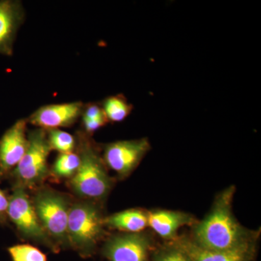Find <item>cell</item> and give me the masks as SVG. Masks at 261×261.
Returning <instances> with one entry per match:
<instances>
[{
  "label": "cell",
  "mask_w": 261,
  "mask_h": 261,
  "mask_svg": "<svg viewBox=\"0 0 261 261\" xmlns=\"http://www.w3.org/2000/svg\"><path fill=\"white\" fill-rule=\"evenodd\" d=\"M84 103L73 102L51 104L36 110L28 118V123L44 130L56 129L74 125L82 116Z\"/></svg>",
  "instance_id": "cell-9"
},
{
  "label": "cell",
  "mask_w": 261,
  "mask_h": 261,
  "mask_svg": "<svg viewBox=\"0 0 261 261\" xmlns=\"http://www.w3.org/2000/svg\"><path fill=\"white\" fill-rule=\"evenodd\" d=\"M108 122L106 117L97 118V119L89 120V121H82L84 132L87 135H92L99 128L106 126Z\"/></svg>",
  "instance_id": "cell-21"
},
{
  "label": "cell",
  "mask_w": 261,
  "mask_h": 261,
  "mask_svg": "<svg viewBox=\"0 0 261 261\" xmlns=\"http://www.w3.org/2000/svg\"><path fill=\"white\" fill-rule=\"evenodd\" d=\"M148 226L166 240L176 238L178 230L193 222L190 215L173 211H156L147 214Z\"/></svg>",
  "instance_id": "cell-13"
},
{
  "label": "cell",
  "mask_w": 261,
  "mask_h": 261,
  "mask_svg": "<svg viewBox=\"0 0 261 261\" xmlns=\"http://www.w3.org/2000/svg\"><path fill=\"white\" fill-rule=\"evenodd\" d=\"M25 16L21 2L0 0V54L13 56L17 34Z\"/></svg>",
  "instance_id": "cell-11"
},
{
  "label": "cell",
  "mask_w": 261,
  "mask_h": 261,
  "mask_svg": "<svg viewBox=\"0 0 261 261\" xmlns=\"http://www.w3.org/2000/svg\"><path fill=\"white\" fill-rule=\"evenodd\" d=\"M100 103L108 122L119 123L124 121L134 109L133 105L128 102L123 94L110 96Z\"/></svg>",
  "instance_id": "cell-15"
},
{
  "label": "cell",
  "mask_w": 261,
  "mask_h": 261,
  "mask_svg": "<svg viewBox=\"0 0 261 261\" xmlns=\"http://www.w3.org/2000/svg\"><path fill=\"white\" fill-rule=\"evenodd\" d=\"M27 119L18 120L0 139V181L16 167L27 151Z\"/></svg>",
  "instance_id": "cell-8"
},
{
  "label": "cell",
  "mask_w": 261,
  "mask_h": 261,
  "mask_svg": "<svg viewBox=\"0 0 261 261\" xmlns=\"http://www.w3.org/2000/svg\"><path fill=\"white\" fill-rule=\"evenodd\" d=\"M8 250L13 261H47L46 255L32 245H14Z\"/></svg>",
  "instance_id": "cell-18"
},
{
  "label": "cell",
  "mask_w": 261,
  "mask_h": 261,
  "mask_svg": "<svg viewBox=\"0 0 261 261\" xmlns=\"http://www.w3.org/2000/svg\"><path fill=\"white\" fill-rule=\"evenodd\" d=\"M46 130L51 149H54L60 154L70 153L74 151L76 142L73 136L59 128Z\"/></svg>",
  "instance_id": "cell-17"
},
{
  "label": "cell",
  "mask_w": 261,
  "mask_h": 261,
  "mask_svg": "<svg viewBox=\"0 0 261 261\" xmlns=\"http://www.w3.org/2000/svg\"><path fill=\"white\" fill-rule=\"evenodd\" d=\"M150 247L148 237L142 233H126L110 239L104 253L110 261H147Z\"/></svg>",
  "instance_id": "cell-10"
},
{
  "label": "cell",
  "mask_w": 261,
  "mask_h": 261,
  "mask_svg": "<svg viewBox=\"0 0 261 261\" xmlns=\"http://www.w3.org/2000/svg\"><path fill=\"white\" fill-rule=\"evenodd\" d=\"M8 219L24 238L51 246V239L38 219L32 201L23 187H15L13 189L9 197Z\"/></svg>",
  "instance_id": "cell-6"
},
{
  "label": "cell",
  "mask_w": 261,
  "mask_h": 261,
  "mask_svg": "<svg viewBox=\"0 0 261 261\" xmlns=\"http://www.w3.org/2000/svg\"><path fill=\"white\" fill-rule=\"evenodd\" d=\"M80 163L78 152L60 154L53 164L51 173L57 178H72L78 171Z\"/></svg>",
  "instance_id": "cell-16"
},
{
  "label": "cell",
  "mask_w": 261,
  "mask_h": 261,
  "mask_svg": "<svg viewBox=\"0 0 261 261\" xmlns=\"http://www.w3.org/2000/svg\"><path fill=\"white\" fill-rule=\"evenodd\" d=\"M81 117L82 121H89L106 116L100 103L90 102L84 104Z\"/></svg>",
  "instance_id": "cell-19"
},
{
  "label": "cell",
  "mask_w": 261,
  "mask_h": 261,
  "mask_svg": "<svg viewBox=\"0 0 261 261\" xmlns=\"http://www.w3.org/2000/svg\"><path fill=\"white\" fill-rule=\"evenodd\" d=\"M103 225L127 233H140L148 226V219L143 211L130 209L105 218Z\"/></svg>",
  "instance_id": "cell-14"
},
{
  "label": "cell",
  "mask_w": 261,
  "mask_h": 261,
  "mask_svg": "<svg viewBox=\"0 0 261 261\" xmlns=\"http://www.w3.org/2000/svg\"><path fill=\"white\" fill-rule=\"evenodd\" d=\"M9 197L0 189V224H5L8 219Z\"/></svg>",
  "instance_id": "cell-22"
},
{
  "label": "cell",
  "mask_w": 261,
  "mask_h": 261,
  "mask_svg": "<svg viewBox=\"0 0 261 261\" xmlns=\"http://www.w3.org/2000/svg\"><path fill=\"white\" fill-rule=\"evenodd\" d=\"M51 150L47 130L37 128L29 132L27 151L9 174L15 181V187L25 189L42 183L49 173L47 161Z\"/></svg>",
  "instance_id": "cell-3"
},
{
  "label": "cell",
  "mask_w": 261,
  "mask_h": 261,
  "mask_svg": "<svg viewBox=\"0 0 261 261\" xmlns=\"http://www.w3.org/2000/svg\"><path fill=\"white\" fill-rule=\"evenodd\" d=\"M154 261H191L177 247L160 254Z\"/></svg>",
  "instance_id": "cell-20"
},
{
  "label": "cell",
  "mask_w": 261,
  "mask_h": 261,
  "mask_svg": "<svg viewBox=\"0 0 261 261\" xmlns=\"http://www.w3.org/2000/svg\"><path fill=\"white\" fill-rule=\"evenodd\" d=\"M150 149L147 138L117 141L105 145L102 160L105 165L121 176H128Z\"/></svg>",
  "instance_id": "cell-7"
},
{
  "label": "cell",
  "mask_w": 261,
  "mask_h": 261,
  "mask_svg": "<svg viewBox=\"0 0 261 261\" xmlns=\"http://www.w3.org/2000/svg\"><path fill=\"white\" fill-rule=\"evenodd\" d=\"M176 247L191 261H247L250 253L249 243L233 250L214 251L202 248L191 240L182 239L176 243Z\"/></svg>",
  "instance_id": "cell-12"
},
{
  "label": "cell",
  "mask_w": 261,
  "mask_h": 261,
  "mask_svg": "<svg viewBox=\"0 0 261 261\" xmlns=\"http://www.w3.org/2000/svg\"><path fill=\"white\" fill-rule=\"evenodd\" d=\"M234 188L223 192L215 202L212 210L195 226L194 242L198 246L214 251H227L248 243L246 230L231 211Z\"/></svg>",
  "instance_id": "cell-1"
},
{
  "label": "cell",
  "mask_w": 261,
  "mask_h": 261,
  "mask_svg": "<svg viewBox=\"0 0 261 261\" xmlns=\"http://www.w3.org/2000/svg\"><path fill=\"white\" fill-rule=\"evenodd\" d=\"M78 153L81 163L78 171L70 178L72 190L84 198H104L111 189V180L97 149L84 132L79 135Z\"/></svg>",
  "instance_id": "cell-2"
},
{
  "label": "cell",
  "mask_w": 261,
  "mask_h": 261,
  "mask_svg": "<svg viewBox=\"0 0 261 261\" xmlns=\"http://www.w3.org/2000/svg\"><path fill=\"white\" fill-rule=\"evenodd\" d=\"M41 224L49 238L61 244L68 243L69 202L64 195L49 189H42L32 201Z\"/></svg>",
  "instance_id": "cell-5"
},
{
  "label": "cell",
  "mask_w": 261,
  "mask_h": 261,
  "mask_svg": "<svg viewBox=\"0 0 261 261\" xmlns=\"http://www.w3.org/2000/svg\"><path fill=\"white\" fill-rule=\"evenodd\" d=\"M103 218L97 207L87 202L70 206L68 221V240L82 253H89L103 235Z\"/></svg>",
  "instance_id": "cell-4"
}]
</instances>
